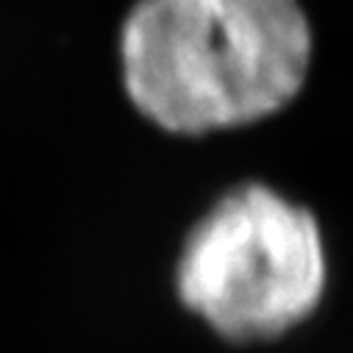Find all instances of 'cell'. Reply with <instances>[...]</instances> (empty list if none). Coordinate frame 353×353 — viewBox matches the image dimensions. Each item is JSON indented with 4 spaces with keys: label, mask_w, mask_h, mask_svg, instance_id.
<instances>
[{
    "label": "cell",
    "mask_w": 353,
    "mask_h": 353,
    "mask_svg": "<svg viewBox=\"0 0 353 353\" xmlns=\"http://www.w3.org/2000/svg\"><path fill=\"white\" fill-rule=\"evenodd\" d=\"M301 0H134L120 26V75L134 109L181 137L281 112L309 78Z\"/></svg>",
    "instance_id": "obj_1"
},
{
    "label": "cell",
    "mask_w": 353,
    "mask_h": 353,
    "mask_svg": "<svg viewBox=\"0 0 353 353\" xmlns=\"http://www.w3.org/2000/svg\"><path fill=\"white\" fill-rule=\"evenodd\" d=\"M172 281L179 303L223 342L284 339L325 298L323 228L309 206L270 184H236L187 231Z\"/></svg>",
    "instance_id": "obj_2"
}]
</instances>
